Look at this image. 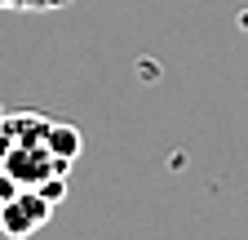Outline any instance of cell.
Wrapping results in <instances>:
<instances>
[{
	"mask_svg": "<svg viewBox=\"0 0 248 240\" xmlns=\"http://www.w3.org/2000/svg\"><path fill=\"white\" fill-rule=\"evenodd\" d=\"M80 152H84V134L71 120H53L40 111H5L0 116V169L18 187L67 183Z\"/></svg>",
	"mask_w": 248,
	"mask_h": 240,
	"instance_id": "cell-1",
	"label": "cell"
},
{
	"mask_svg": "<svg viewBox=\"0 0 248 240\" xmlns=\"http://www.w3.org/2000/svg\"><path fill=\"white\" fill-rule=\"evenodd\" d=\"M58 200L45 187H18L9 200H0V231L9 240H31L49 218H53Z\"/></svg>",
	"mask_w": 248,
	"mask_h": 240,
	"instance_id": "cell-2",
	"label": "cell"
},
{
	"mask_svg": "<svg viewBox=\"0 0 248 240\" xmlns=\"http://www.w3.org/2000/svg\"><path fill=\"white\" fill-rule=\"evenodd\" d=\"M67 5L71 0H0V9H18V14H53Z\"/></svg>",
	"mask_w": 248,
	"mask_h": 240,
	"instance_id": "cell-3",
	"label": "cell"
},
{
	"mask_svg": "<svg viewBox=\"0 0 248 240\" xmlns=\"http://www.w3.org/2000/svg\"><path fill=\"white\" fill-rule=\"evenodd\" d=\"M0 240H9V236H5V231H0Z\"/></svg>",
	"mask_w": 248,
	"mask_h": 240,
	"instance_id": "cell-4",
	"label": "cell"
},
{
	"mask_svg": "<svg viewBox=\"0 0 248 240\" xmlns=\"http://www.w3.org/2000/svg\"><path fill=\"white\" fill-rule=\"evenodd\" d=\"M0 116H5V107H0Z\"/></svg>",
	"mask_w": 248,
	"mask_h": 240,
	"instance_id": "cell-5",
	"label": "cell"
}]
</instances>
